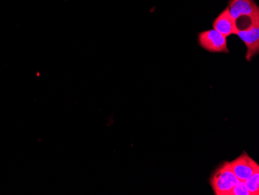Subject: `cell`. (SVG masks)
I'll return each instance as SVG.
<instances>
[{"mask_svg": "<svg viewBox=\"0 0 259 195\" xmlns=\"http://www.w3.org/2000/svg\"><path fill=\"white\" fill-rule=\"evenodd\" d=\"M237 35L247 48L246 60L251 62L259 53V24H255L245 30H240Z\"/></svg>", "mask_w": 259, "mask_h": 195, "instance_id": "5b68a950", "label": "cell"}, {"mask_svg": "<svg viewBox=\"0 0 259 195\" xmlns=\"http://www.w3.org/2000/svg\"><path fill=\"white\" fill-rule=\"evenodd\" d=\"M244 182L250 195L259 194V171L255 172Z\"/></svg>", "mask_w": 259, "mask_h": 195, "instance_id": "52a82bcc", "label": "cell"}, {"mask_svg": "<svg viewBox=\"0 0 259 195\" xmlns=\"http://www.w3.org/2000/svg\"><path fill=\"white\" fill-rule=\"evenodd\" d=\"M213 28L226 37L233 34H238L239 30L237 27L236 22L230 14L228 7L213 20Z\"/></svg>", "mask_w": 259, "mask_h": 195, "instance_id": "8992f818", "label": "cell"}, {"mask_svg": "<svg viewBox=\"0 0 259 195\" xmlns=\"http://www.w3.org/2000/svg\"><path fill=\"white\" fill-rule=\"evenodd\" d=\"M228 8L238 30L259 24V7L254 0H229Z\"/></svg>", "mask_w": 259, "mask_h": 195, "instance_id": "6da1fadb", "label": "cell"}, {"mask_svg": "<svg viewBox=\"0 0 259 195\" xmlns=\"http://www.w3.org/2000/svg\"><path fill=\"white\" fill-rule=\"evenodd\" d=\"M231 195H250V193L248 188L246 187L244 182L240 180L238 184L233 189Z\"/></svg>", "mask_w": 259, "mask_h": 195, "instance_id": "ba28073f", "label": "cell"}, {"mask_svg": "<svg viewBox=\"0 0 259 195\" xmlns=\"http://www.w3.org/2000/svg\"><path fill=\"white\" fill-rule=\"evenodd\" d=\"M239 181L231 170L229 162L226 161L215 170L209 183L215 195H231L233 189Z\"/></svg>", "mask_w": 259, "mask_h": 195, "instance_id": "7a4b0ae2", "label": "cell"}, {"mask_svg": "<svg viewBox=\"0 0 259 195\" xmlns=\"http://www.w3.org/2000/svg\"><path fill=\"white\" fill-rule=\"evenodd\" d=\"M231 170L238 180L244 181L255 172L259 171V165L246 152L229 162Z\"/></svg>", "mask_w": 259, "mask_h": 195, "instance_id": "277c9868", "label": "cell"}, {"mask_svg": "<svg viewBox=\"0 0 259 195\" xmlns=\"http://www.w3.org/2000/svg\"><path fill=\"white\" fill-rule=\"evenodd\" d=\"M198 43L204 50L212 53H229L228 41L217 30H208L198 33Z\"/></svg>", "mask_w": 259, "mask_h": 195, "instance_id": "3957f363", "label": "cell"}]
</instances>
